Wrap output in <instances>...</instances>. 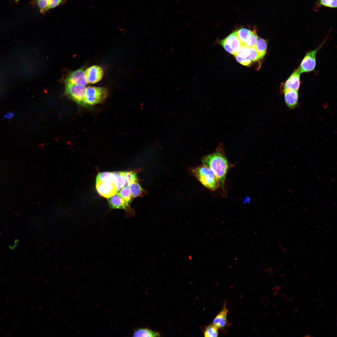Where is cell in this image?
Returning <instances> with one entry per match:
<instances>
[{
	"label": "cell",
	"mask_w": 337,
	"mask_h": 337,
	"mask_svg": "<svg viewBox=\"0 0 337 337\" xmlns=\"http://www.w3.org/2000/svg\"><path fill=\"white\" fill-rule=\"evenodd\" d=\"M203 165L210 168L216 176L219 187L224 195H226L225 180L229 164L226 157L223 145L220 143L213 153L202 159Z\"/></svg>",
	"instance_id": "obj_1"
},
{
	"label": "cell",
	"mask_w": 337,
	"mask_h": 337,
	"mask_svg": "<svg viewBox=\"0 0 337 337\" xmlns=\"http://www.w3.org/2000/svg\"><path fill=\"white\" fill-rule=\"evenodd\" d=\"M126 182V185L138 180L136 173L132 171H119Z\"/></svg>",
	"instance_id": "obj_16"
},
{
	"label": "cell",
	"mask_w": 337,
	"mask_h": 337,
	"mask_svg": "<svg viewBox=\"0 0 337 337\" xmlns=\"http://www.w3.org/2000/svg\"><path fill=\"white\" fill-rule=\"evenodd\" d=\"M219 43L226 51L234 56L242 45L237 35V30L220 41Z\"/></svg>",
	"instance_id": "obj_6"
},
{
	"label": "cell",
	"mask_w": 337,
	"mask_h": 337,
	"mask_svg": "<svg viewBox=\"0 0 337 337\" xmlns=\"http://www.w3.org/2000/svg\"><path fill=\"white\" fill-rule=\"evenodd\" d=\"M88 83L94 84L100 81L102 78L104 72L100 66H92L85 71Z\"/></svg>",
	"instance_id": "obj_11"
},
{
	"label": "cell",
	"mask_w": 337,
	"mask_h": 337,
	"mask_svg": "<svg viewBox=\"0 0 337 337\" xmlns=\"http://www.w3.org/2000/svg\"><path fill=\"white\" fill-rule=\"evenodd\" d=\"M96 188L100 195L107 198L115 194L117 192L114 182H96Z\"/></svg>",
	"instance_id": "obj_8"
},
{
	"label": "cell",
	"mask_w": 337,
	"mask_h": 337,
	"mask_svg": "<svg viewBox=\"0 0 337 337\" xmlns=\"http://www.w3.org/2000/svg\"><path fill=\"white\" fill-rule=\"evenodd\" d=\"M300 73L299 67L294 71L282 85V91L287 90L298 91L300 84Z\"/></svg>",
	"instance_id": "obj_9"
},
{
	"label": "cell",
	"mask_w": 337,
	"mask_h": 337,
	"mask_svg": "<svg viewBox=\"0 0 337 337\" xmlns=\"http://www.w3.org/2000/svg\"><path fill=\"white\" fill-rule=\"evenodd\" d=\"M129 188L133 198L137 197L142 195L144 191L140 184L137 182L131 183L128 185Z\"/></svg>",
	"instance_id": "obj_17"
},
{
	"label": "cell",
	"mask_w": 337,
	"mask_h": 337,
	"mask_svg": "<svg viewBox=\"0 0 337 337\" xmlns=\"http://www.w3.org/2000/svg\"><path fill=\"white\" fill-rule=\"evenodd\" d=\"M117 193L126 201L130 203L133 198L127 185H125L117 191Z\"/></svg>",
	"instance_id": "obj_18"
},
{
	"label": "cell",
	"mask_w": 337,
	"mask_h": 337,
	"mask_svg": "<svg viewBox=\"0 0 337 337\" xmlns=\"http://www.w3.org/2000/svg\"><path fill=\"white\" fill-rule=\"evenodd\" d=\"M248 57L252 61H256L260 59L255 45L250 47V52Z\"/></svg>",
	"instance_id": "obj_26"
},
{
	"label": "cell",
	"mask_w": 337,
	"mask_h": 337,
	"mask_svg": "<svg viewBox=\"0 0 337 337\" xmlns=\"http://www.w3.org/2000/svg\"><path fill=\"white\" fill-rule=\"evenodd\" d=\"M255 46L259 59L262 58L266 52L267 43L266 41L263 38H258Z\"/></svg>",
	"instance_id": "obj_15"
},
{
	"label": "cell",
	"mask_w": 337,
	"mask_h": 337,
	"mask_svg": "<svg viewBox=\"0 0 337 337\" xmlns=\"http://www.w3.org/2000/svg\"><path fill=\"white\" fill-rule=\"evenodd\" d=\"M113 173L115 177L114 183L118 191L121 188L126 185V182L120 174L119 172Z\"/></svg>",
	"instance_id": "obj_23"
},
{
	"label": "cell",
	"mask_w": 337,
	"mask_h": 337,
	"mask_svg": "<svg viewBox=\"0 0 337 337\" xmlns=\"http://www.w3.org/2000/svg\"><path fill=\"white\" fill-rule=\"evenodd\" d=\"M65 82L66 95L78 105H85L86 88L84 86Z\"/></svg>",
	"instance_id": "obj_4"
},
{
	"label": "cell",
	"mask_w": 337,
	"mask_h": 337,
	"mask_svg": "<svg viewBox=\"0 0 337 337\" xmlns=\"http://www.w3.org/2000/svg\"><path fill=\"white\" fill-rule=\"evenodd\" d=\"M13 115V113L11 112L7 113L4 115L5 118L7 119H9L11 117H12Z\"/></svg>",
	"instance_id": "obj_30"
},
{
	"label": "cell",
	"mask_w": 337,
	"mask_h": 337,
	"mask_svg": "<svg viewBox=\"0 0 337 337\" xmlns=\"http://www.w3.org/2000/svg\"><path fill=\"white\" fill-rule=\"evenodd\" d=\"M160 334L147 328H139L134 330L133 333V337H159Z\"/></svg>",
	"instance_id": "obj_14"
},
{
	"label": "cell",
	"mask_w": 337,
	"mask_h": 337,
	"mask_svg": "<svg viewBox=\"0 0 337 337\" xmlns=\"http://www.w3.org/2000/svg\"><path fill=\"white\" fill-rule=\"evenodd\" d=\"M66 0H50L48 7V10L56 7L64 3Z\"/></svg>",
	"instance_id": "obj_29"
},
{
	"label": "cell",
	"mask_w": 337,
	"mask_h": 337,
	"mask_svg": "<svg viewBox=\"0 0 337 337\" xmlns=\"http://www.w3.org/2000/svg\"><path fill=\"white\" fill-rule=\"evenodd\" d=\"M218 329L213 325H210L207 327L204 332L205 337H216L218 336Z\"/></svg>",
	"instance_id": "obj_24"
},
{
	"label": "cell",
	"mask_w": 337,
	"mask_h": 337,
	"mask_svg": "<svg viewBox=\"0 0 337 337\" xmlns=\"http://www.w3.org/2000/svg\"><path fill=\"white\" fill-rule=\"evenodd\" d=\"M285 103L289 108L293 109L296 107L298 103V91L293 90H287L284 91Z\"/></svg>",
	"instance_id": "obj_13"
},
{
	"label": "cell",
	"mask_w": 337,
	"mask_h": 337,
	"mask_svg": "<svg viewBox=\"0 0 337 337\" xmlns=\"http://www.w3.org/2000/svg\"><path fill=\"white\" fill-rule=\"evenodd\" d=\"M65 82L85 86L88 83L85 71L81 68L71 72L66 78Z\"/></svg>",
	"instance_id": "obj_10"
},
{
	"label": "cell",
	"mask_w": 337,
	"mask_h": 337,
	"mask_svg": "<svg viewBox=\"0 0 337 337\" xmlns=\"http://www.w3.org/2000/svg\"><path fill=\"white\" fill-rule=\"evenodd\" d=\"M258 37L254 30L252 31L250 35L246 40L244 45L249 47L256 45Z\"/></svg>",
	"instance_id": "obj_22"
},
{
	"label": "cell",
	"mask_w": 337,
	"mask_h": 337,
	"mask_svg": "<svg viewBox=\"0 0 337 337\" xmlns=\"http://www.w3.org/2000/svg\"><path fill=\"white\" fill-rule=\"evenodd\" d=\"M320 5L331 8L337 7V0H319Z\"/></svg>",
	"instance_id": "obj_27"
},
{
	"label": "cell",
	"mask_w": 337,
	"mask_h": 337,
	"mask_svg": "<svg viewBox=\"0 0 337 337\" xmlns=\"http://www.w3.org/2000/svg\"><path fill=\"white\" fill-rule=\"evenodd\" d=\"M325 40L316 49L306 53L301 61L299 68L300 73L313 71L316 66V56L318 50L325 42Z\"/></svg>",
	"instance_id": "obj_5"
},
{
	"label": "cell",
	"mask_w": 337,
	"mask_h": 337,
	"mask_svg": "<svg viewBox=\"0 0 337 337\" xmlns=\"http://www.w3.org/2000/svg\"><path fill=\"white\" fill-rule=\"evenodd\" d=\"M250 52V47L242 45L240 49L237 52L235 56L242 58L248 57Z\"/></svg>",
	"instance_id": "obj_25"
},
{
	"label": "cell",
	"mask_w": 337,
	"mask_h": 337,
	"mask_svg": "<svg viewBox=\"0 0 337 337\" xmlns=\"http://www.w3.org/2000/svg\"><path fill=\"white\" fill-rule=\"evenodd\" d=\"M14 1H15L16 3H17L18 2L19 0H14Z\"/></svg>",
	"instance_id": "obj_31"
},
{
	"label": "cell",
	"mask_w": 337,
	"mask_h": 337,
	"mask_svg": "<svg viewBox=\"0 0 337 337\" xmlns=\"http://www.w3.org/2000/svg\"><path fill=\"white\" fill-rule=\"evenodd\" d=\"M108 94L105 87L89 86L86 88L85 103L88 105H95L103 102Z\"/></svg>",
	"instance_id": "obj_3"
},
{
	"label": "cell",
	"mask_w": 337,
	"mask_h": 337,
	"mask_svg": "<svg viewBox=\"0 0 337 337\" xmlns=\"http://www.w3.org/2000/svg\"><path fill=\"white\" fill-rule=\"evenodd\" d=\"M50 0H34L31 3L37 5L40 12L44 14L48 10V7Z\"/></svg>",
	"instance_id": "obj_21"
},
{
	"label": "cell",
	"mask_w": 337,
	"mask_h": 337,
	"mask_svg": "<svg viewBox=\"0 0 337 337\" xmlns=\"http://www.w3.org/2000/svg\"><path fill=\"white\" fill-rule=\"evenodd\" d=\"M235 57L237 61L242 65L249 66L252 64V61L248 57L242 58L237 56H235Z\"/></svg>",
	"instance_id": "obj_28"
},
{
	"label": "cell",
	"mask_w": 337,
	"mask_h": 337,
	"mask_svg": "<svg viewBox=\"0 0 337 337\" xmlns=\"http://www.w3.org/2000/svg\"><path fill=\"white\" fill-rule=\"evenodd\" d=\"M115 177L113 172H104L99 173L96 182L110 181L114 182Z\"/></svg>",
	"instance_id": "obj_19"
},
{
	"label": "cell",
	"mask_w": 337,
	"mask_h": 337,
	"mask_svg": "<svg viewBox=\"0 0 337 337\" xmlns=\"http://www.w3.org/2000/svg\"><path fill=\"white\" fill-rule=\"evenodd\" d=\"M192 174L202 184L212 191L219 187L217 179L212 170L208 167L203 165L191 169Z\"/></svg>",
	"instance_id": "obj_2"
},
{
	"label": "cell",
	"mask_w": 337,
	"mask_h": 337,
	"mask_svg": "<svg viewBox=\"0 0 337 337\" xmlns=\"http://www.w3.org/2000/svg\"><path fill=\"white\" fill-rule=\"evenodd\" d=\"M228 312L226 302H224L222 307L217 315L213 319L212 325L218 329H223L226 327L230 325V323L227 319Z\"/></svg>",
	"instance_id": "obj_12"
},
{
	"label": "cell",
	"mask_w": 337,
	"mask_h": 337,
	"mask_svg": "<svg viewBox=\"0 0 337 337\" xmlns=\"http://www.w3.org/2000/svg\"><path fill=\"white\" fill-rule=\"evenodd\" d=\"M109 207L111 209H121L125 210L128 217H132L134 215L133 210L130 203L126 201L118 193L108 198Z\"/></svg>",
	"instance_id": "obj_7"
},
{
	"label": "cell",
	"mask_w": 337,
	"mask_h": 337,
	"mask_svg": "<svg viewBox=\"0 0 337 337\" xmlns=\"http://www.w3.org/2000/svg\"><path fill=\"white\" fill-rule=\"evenodd\" d=\"M252 31L243 27L237 30V37L242 45H244L246 40L251 34Z\"/></svg>",
	"instance_id": "obj_20"
}]
</instances>
